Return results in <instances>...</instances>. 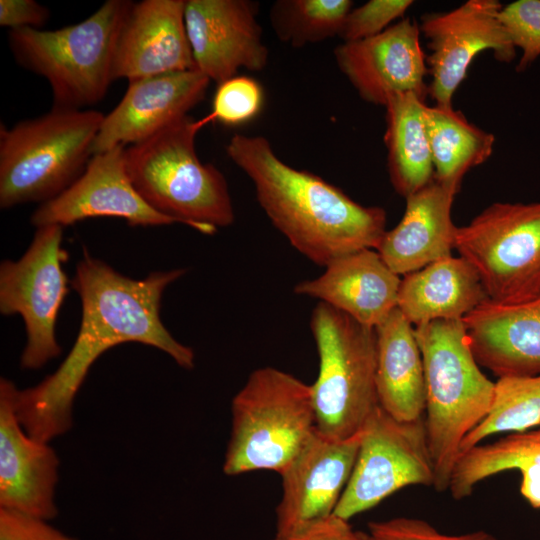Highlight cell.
<instances>
[{
    "instance_id": "obj_37",
    "label": "cell",
    "mask_w": 540,
    "mask_h": 540,
    "mask_svg": "<svg viewBox=\"0 0 540 540\" xmlns=\"http://www.w3.org/2000/svg\"><path fill=\"white\" fill-rule=\"evenodd\" d=\"M356 540H372V539L368 533L358 531V536Z\"/></svg>"
},
{
    "instance_id": "obj_34",
    "label": "cell",
    "mask_w": 540,
    "mask_h": 540,
    "mask_svg": "<svg viewBox=\"0 0 540 540\" xmlns=\"http://www.w3.org/2000/svg\"><path fill=\"white\" fill-rule=\"evenodd\" d=\"M0 540H77L47 520L0 508Z\"/></svg>"
},
{
    "instance_id": "obj_32",
    "label": "cell",
    "mask_w": 540,
    "mask_h": 540,
    "mask_svg": "<svg viewBox=\"0 0 540 540\" xmlns=\"http://www.w3.org/2000/svg\"><path fill=\"white\" fill-rule=\"evenodd\" d=\"M413 4L411 0H370L351 9L345 18L339 38L355 42L374 37L402 18Z\"/></svg>"
},
{
    "instance_id": "obj_19",
    "label": "cell",
    "mask_w": 540,
    "mask_h": 540,
    "mask_svg": "<svg viewBox=\"0 0 540 540\" xmlns=\"http://www.w3.org/2000/svg\"><path fill=\"white\" fill-rule=\"evenodd\" d=\"M184 7L185 0L133 2L116 43L114 81L196 69Z\"/></svg>"
},
{
    "instance_id": "obj_33",
    "label": "cell",
    "mask_w": 540,
    "mask_h": 540,
    "mask_svg": "<svg viewBox=\"0 0 540 540\" xmlns=\"http://www.w3.org/2000/svg\"><path fill=\"white\" fill-rule=\"evenodd\" d=\"M368 534L372 540H501L484 530L445 534L423 519L404 516L370 522Z\"/></svg>"
},
{
    "instance_id": "obj_16",
    "label": "cell",
    "mask_w": 540,
    "mask_h": 540,
    "mask_svg": "<svg viewBox=\"0 0 540 540\" xmlns=\"http://www.w3.org/2000/svg\"><path fill=\"white\" fill-rule=\"evenodd\" d=\"M125 146L94 154L84 173L56 198L40 204L30 217L35 227H62L94 217H118L130 226L178 223L152 208L128 175Z\"/></svg>"
},
{
    "instance_id": "obj_29",
    "label": "cell",
    "mask_w": 540,
    "mask_h": 540,
    "mask_svg": "<svg viewBox=\"0 0 540 540\" xmlns=\"http://www.w3.org/2000/svg\"><path fill=\"white\" fill-rule=\"evenodd\" d=\"M352 6L350 0H278L269 19L280 41L301 48L339 36Z\"/></svg>"
},
{
    "instance_id": "obj_2",
    "label": "cell",
    "mask_w": 540,
    "mask_h": 540,
    "mask_svg": "<svg viewBox=\"0 0 540 540\" xmlns=\"http://www.w3.org/2000/svg\"><path fill=\"white\" fill-rule=\"evenodd\" d=\"M228 157L254 185L259 205L289 243L313 263L362 249H377L386 232V212L363 206L338 187L282 161L263 136L233 135Z\"/></svg>"
},
{
    "instance_id": "obj_30",
    "label": "cell",
    "mask_w": 540,
    "mask_h": 540,
    "mask_svg": "<svg viewBox=\"0 0 540 540\" xmlns=\"http://www.w3.org/2000/svg\"><path fill=\"white\" fill-rule=\"evenodd\" d=\"M263 91L259 83L246 76H235L218 84L210 122L236 126L253 119L261 110Z\"/></svg>"
},
{
    "instance_id": "obj_17",
    "label": "cell",
    "mask_w": 540,
    "mask_h": 540,
    "mask_svg": "<svg viewBox=\"0 0 540 540\" xmlns=\"http://www.w3.org/2000/svg\"><path fill=\"white\" fill-rule=\"evenodd\" d=\"M17 390L11 380L0 379V508L49 521L58 514L60 462L48 443L31 437L19 422Z\"/></svg>"
},
{
    "instance_id": "obj_24",
    "label": "cell",
    "mask_w": 540,
    "mask_h": 540,
    "mask_svg": "<svg viewBox=\"0 0 540 540\" xmlns=\"http://www.w3.org/2000/svg\"><path fill=\"white\" fill-rule=\"evenodd\" d=\"M375 331L379 405L401 421L423 417L426 408L424 368L412 324L395 308Z\"/></svg>"
},
{
    "instance_id": "obj_10",
    "label": "cell",
    "mask_w": 540,
    "mask_h": 540,
    "mask_svg": "<svg viewBox=\"0 0 540 540\" xmlns=\"http://www.w3.org/2000/svg\"><path fill=\"white\" fill-rule=\"evenodd\" d=\"M434 481L424 416L401 421L378 405L361 430L355 465L334 515L349 521L404 487H433Z\"/></svg>"
},
{
    "instance_id": "obj_6",
    "label": "cell",
    "mask_w": 540,
    "mask_h": 540,
    "mask_svg": "<svg viewBox=\"0 0 540 540\" xmlns=\"http://www.w3.org/2000/svg\"><path fill=\"white\" fill-rule=\"evenodd\" d=\"M93 109L52 108L7 128L0 125V207L48 202L86 170L104 119Z\"/></svg>"
},
{
    "instance_id": "obj_1",
    "label": "cell",
    "mask_w": 540,
    "mask_h": 540,
    "mask_svg": "<svg viewBox=\"0 0 540 540\" xmlns=\"http://www.w3.org/2000/svg\"><path fill=\"white\" fill-rule=\"evenodd\" d=\"M185 273L183 268L154 271L136 280L84 249L71 280L82 303L75 343L56 371L37 385L16 392V414L31 437L49 443L70 430L73 403L90 367L116 345H150L167 353L180 367H194L193 350L178 342L160 318L164 290Z\"/></svg>"
},
{
    "instance_id": "obj_15",
    "label": "cell",
    "mask_w": 540,
    "mask_h": 540,
    "mask_svg": "<svg viewBox=\"0 0 540 540\" xmlns=\"http://www.w3.org/2000/svg\"><path fill=\"white\" fill-rule=\"evenodd\" d=\"M416 21L403 18L382 33L334 49L339 70L365 101L385 105L397 93L412 92L426 99L429 74Z\"/></svg>"
},
{
    "instance_id": "obj_21",
    "label": "cell",
    "mask_w": 540,
    "mask_h": 540,
    "mask_svg": "<svg viewBox=\"0 0 540 540\" xmlns=\"http://www.w3.org/2000/svg\"><path fill=\"white\" fill-rule=\"evenodd\" d=\"M314 279L299 282L294 293L318 299L376 328L397 308L401 279L375 249L342 256Z\"/></svg>"
},
{
    "instance_id": "obj_14",
    "label": "cell",
    "mask_w": 540,
    "mask_h": 540,
    "mask_svg": "<svg viewBox=\"0 0 540 540\" xmlns=\"http://www.w3.org/2000/svg\"><path fill=\"white\" fill-rule=\"evenodd\" d=\"M361 432L333 440L317 430L280 473L282 494L275 510L276 533H288L334 515L352 474Z\"/></svg>"
},
{
    "instance_id": "obj_26",
    "label": "cell",
    "mask_w": 540,
    "mask_h": 540,
    "mask_svg": "<svg viewBox=\"0 0 540 540\" xmlns=\"http://www.w3.org/2000/svg\"><path fill=\"white\" fill-rule=\"evenodd\" d=\"M425 106V100L412 92L393 94L384 105L388 174L394 190L404 198L434 179Z\"/></svg>"
},
{
    "instance_id": "obj_31",
    "label": "cell",
    "mask_w": 540,
    "mask_h": 540,
    "mask_svg": "<svg viewBox=\"0 0 540 540\" xmlns=\"http://www.w3.org/2000/svg\"><path fill=\"white\" fill-rule=\"evenodd\" d=\"M513 45L522 52L517 71L526 70L540 56V0H517L500 11Z\"/></svg>"
},
{
    "instance_id": "obj_25",
    "label": "cell",
    "mask_w": 540,
    "mask_h": 540,
    "mask_svg": "<svg viewBox=\"0 0 540 540\" xmlns=\"http://www.w3.org/2000/svg\"><path fill=\"white\" fill-rule=\"evenodd\" d=\"M510 470L521 474L523 498L533 508H540V428L511 433L462 454L454 466L449 490L454 499L461 500L470 496L478 483Z\"/></svg>"
},
{
    "instance_id": "obj_27",
    "label": "cell",
    "mask_w": 540,
    "mask_h": 540,
    "mask_svg": "<svg viewBox=\"0 0 540 540\" xmlns=\"http://www.w3.org/2000/svg\"><path fill=\"white\" fill-rule=\"evenodd\" d=\"M424 122L434 179L456 192L464 175L493 153L495 136L470 123L452 106H425Z\"/></svg>"
},
{
    "instance_id": "obj_20",
    "label": "cell",
    "mask_w": 540,
    "mask_h": 540,
    "mask_svg": "<svg viewBox=\"0 0 540 540\" xmlns=\"http://www.w3.org/2000/svg\"><path fill=\"white\" fill-rule=\"evenodd\" d=\"M462 320L480 366L498 378L540 374V293L516 303L486 299Z\"/></svg>"
},
{
    "instance_id": "obj_4",
    "label": "cell",
    "mask_w": 540,
    "mask_h": 540,
    "mask_svg": "<svg viewBox=\"0 0 540 540\" xmlns=\"http://www.w3.org/2000/svg\"><path fill=\"white\" fill-rule=\"evenodd\" d=\"M210 123L187 115L152 137L125 148L131 182L156 211L204 234L234 222L227 181L214 165L200 161L195 139Z\"/></svg>"
},
{
    "instance_id": "obj_36",
    "label": "cell",
    "mask_w": 540,
    "mask_h": 540,
    "mask_svg": "<svg viewBox=\"0 0 540 540\" xmlns=\"http://www.w3.org/2000/svg\"><path fill=\"white\" fill-rule=\"evenodd\" d=\"M358 531H354L349 521L332 515L300 529L275 534L272 540H356Z\"/></svg>"
},
{
    "instance_id": "obj_3",
    "label": "cell",
    "mask_w": 540,
    "mask_h": 540,
    "mask_svg": "<svg viewBox=\"0 0 540 540\" xmlns=\"http://www.w3.org/2000/svg\"><path fill=\"white\" fill-rule=\"evenodd\" d=\"M426 390L425 424L434 467L433 488L449 490L462 440L490 413L495 382L480 370L462 319L414 328Z\"/></svg>"
},
{
    "instance_id": "obj_9",
    "label": "cell",
    "mask_w": 540,
    "mask_h": 540,
    "mask_svg": "<svg viewBox=\"0 0 540 540\" xmlns=\"http://www.w3.org/2000/svg\"><path fill=\"white\" fill-rule=\"evenodd\" d=\"M454 249L477 272L488 299L528 300L540 293V201L495 202L457 227Z\"/></svg>"
},
{
    "instance_id": "obj_11",
    "label": "cell",
    "mask_w": 540,
    "mask_h": 540,
    "mask_svg": "<svg viewBox=\"0 0 540 540\" xmlns=\"http://www.w3.org/2000/svg\"><path fill=\"white\" fill-rule=\"evenodd\" d=\"M33 240L17 261L0 265V311L20 314L27 341L20 357L23 369H39L61 353L55 336L59 310L69 293L62 264L68 252L62 248L63 227H36Z\"/></svg>"
},
{
    "instance_id": "obj_12",
    "label": "cell",
    "mask_w": 540,
    "mask_h": 540,
    "mask_svg": "<svg viewBox=\"0 0 540 540\" xmlns=\"http://www.w3.org/2000/svg\"><path fill=\"white\" fill-rule=\"evenodd\" d=\"M502 7L497 0H468L450 11L422 15L419 28L430 50L428 87L435 105L452 106L454 93L482 51L491 50L501 62L514 60L516 48L501 22Z\"/></svg>"
},
{
    "instance_id": "obj_5",
    "label": "cell",
    "mask_w": 540,
    "mask_h": 540,
    "mask_svg": "<svg viewBox=\"0 0 540 540\" xmlns=\"http://www.w3.org/2000/svg\"><path fill=\"white\" fill-rule=\"evenodd\" d=\"M133 4L107 0L85 20L56 30L10 29L15 61L47 80L54 109L85 110L100 102L114 81L119 32Z\"/></svg>"
},
{
    "instance_id": "obj_23",
    "label": "cell",
    "mask_w": 540,
    "mask_h": 540,
    "mask_svg": "<svg viewBox=\"0 0 540 540\" xmlns=\"http://www.w3.org/2000/svg\"><path fill=\"white\" fill-rule=\"evenodd\" d=\"M488 299L475 269L462 257L448 256L401 279L397 308L415 326L462 319Z\"/></svg>"
},
{
    "instance_id": "obj_13",
    "label": "cell",
    "mask_w": 540,
    "mask_h": 540,
    "mask_svg": "<svg viewBox=\"0 0 540 540\" xmlns=\"http://www.w3.org/2000/svg\"><path fill=\"white\" fill-rule=\"evenodd\" d=\"M249 0H185L184 20L196 69L220 84L240 68L261 71L269 51Z\"/></svg>"
},
{
    "instance_id": "obj_35",
    "label": "cell",
    "mask_w": 540,
    "mask_h": 540,
    "mask_svg": "<svg viewBox=\"0 0 540 540\" xmlns=\"http://www.w3.org/2000/svg\"><path fill=\"white\" fill-rule=\"evenodd\" d=\"M49 17L48 8L34 0H0L1 26L42 29Z\"/></svg>"
},
{
    "instance_id": "obj_8",
    "label": "cell",
    "mask_w": 540,
    "mask_h": 540,
    "mask_svg": "<svg viewBox=\"0 0 540 540\" xmlns=\"http://www.w3.org/2000/svg\"><path fill=\"white\" fill-rule=\"evenodd\" d=\"M310 328L319 356L311 385L316 430L333 440L349 439L379 405L375 328L323 302L313 309Z\"/></svg>"
},
{
    "instance_id": "obj_18",
    "label": "cell",
    "mask_w": 540,
    "mask_h": 540,
    "mask_svg": "<svg viewBox=\"0 0 540 540\" xmlns=\"http://www.w3.org/2000/svg\"><path fill=\"white\" fill-rule=\"evenodd\" d=\"M210 80L197 69L129 81L121 101L104 116L92 153L140 143L188 115Z\"/></svg>"
},
{
    "instance_id": "obj_28",
    "label": "cell",
    "mask_w": 540,
    "mask_h": 540,
    "mask_svg": "<svg viewBox=\"0 0 540 540\" xmlns=\"http://www.w3.org/2000/svg\"><path fill=\"white\" fill-rule=\"evenodd\" d=\"M540 426V374L503 377L495 382L490 413L462 440L459 457L485 438L503 432H524Z\"/></svg>"
},
{
    "instance_id": "obj_7",
    "label": "cell",
    "mask_w": 540,
    "mask_h": 540,
    "mask_svg": "<svg viewBox=\"0 0 540 540\" xmlns=\"http://www.w3.org/2000/svg\"><path fill=\"white\" fill-rule=\"evenodd\" d=\"M223 471L281 473L316 430L312 386L266 366L254 370L231 404Z\"/></svg>"
},
{
    "instance_id": "obj_22",
    "label": "cell",
    "mask_w": 540,
    "mask_h": 540,
    "mask_svg": "<svg viewBox=\"0 0 540 540\" xmlns=\"http://www.w3.org/2000/svg\"><path fill=\"white\" fill-rule=\"evenodd\" d=\"M457 192L433 179L406 199L400 222L385 232L376 251L397 275L451 256L457 227L451 209Z\"/></svg>"
}]
</instances>
